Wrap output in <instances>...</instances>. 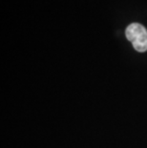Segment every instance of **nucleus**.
<instances>
[{"label":"nucleus","mask_w":147,"mask_h":148,"mask_svg":"<svg viewBox=\"0 0 147 148\" xmlns=\"http://www.w3.org/2000/svg\"><path fill=\"white\" fill-rule=\"evenodd\" d=\"M125 36L137 52L147 51V30L139 23H132L126 28Z\"/></svg>","instance_id":"obj_1"}]
</instances>
